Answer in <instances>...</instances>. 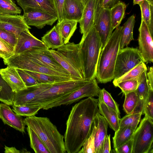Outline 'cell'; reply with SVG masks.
Returning <instances> with one entry per match:
<instances>
[{
  "label": "cell",
  "instance_id": "31",
  "mask_svg": "<svg viewBox=\"0 0 153 153\" xmlns=\"http://www.w3.org/2000/svg\"><path fill=\"white\" fill-rule=\"evenodd\" d=\"M49 50L51 54L56 61L70 74L72 79H83L80 74L69 65L57 51L51 49H49Z\"/></svg>",
  "mask_w": 153,
  "mask_h": 153
},
{
  "label": "cell",
  "instance_id": "10",
  "mask_svg": "<svg viewBox=\"0 0 153 153\" xmlns=\"http://www.w3.org/2000/svg\"><path fill=\"white\" fill-rule=\"evenodd\" d=\"M57 51L84 79L83 68L79 43L75 44L73 42H68L58 48Z\"/></svg>",
  "mask_w": 153,
  "mask_h": 153
},
{
  "label": "cell",
  "instance_id": "2",
  "mask_svg": "<svg viewBox=\"0 0 153 153\" xmlns=\"http://www.w3.org/2000/svg\"><path fill=\"white\" fill-rule=\"evenodd\" d=\"M24 121L44 143L50 153L66 152L63 136L48 118L34 115L27 117Z\"/></svg>",
  "mask_w": 153,
  "mask_h": 153
},
{
  "label": "cell",
  "instance_id": "50",
  "mask_svg": "<svg viewBox=\"0 0 153 153\" xmlns=\"http://www.w3.org/2000/svg\"><path fill=\"white\" fill-rule=\"evenodd\" d=\"M111 151L110 134H107L104 139L101 153H110Z\"/></svg>",
  "mask_w": 153,
  "mask_h": 153
},
{
  "label": "cell",
  "instance_id": "34",
  "mask_svg": "<svg viewBox=\"0 0 153 153\" xmlns=\"http://www.w3.org/2000/svg\"><path fill=\"white\" fill-rule=\"evenodd\" d=\"M15 93L2 77L0 72V101L9 105H13Z\"/></svg>",
  "mask_w": 153,
  "mask_h": 153
},
{
  "label": "cell",
  "instance_id": "29",
  "mask_svg": "<svg viewBox=\"0 0 153 153\" xmlns=\"http://www.w3.org/2000/svg\"><path fill=\"white\" fill-rule=\"evenodd\" d=\"M135 131V130L129 126L119 128L115 131L113 137L114 149L131 139Z\"/></svg>",
  "mask_w": 153,
  "mask_h": 153
},
{
  "label": "cell",
  "instance_id": "23",
  "mask_svg": "<svg viewBox=\"0 0 153 153\" xmlns=\"http://www.w3.org/2000/svg\"><path fill=\"white\" fill-rule=\"evenodd\" d=\"M16 0L23 10L28 8H34L48 12L57 17L53 0Z\"/></svg>",
  "mask_w": 153,
  "mask_h": 153
},
{
  "label": "cell",
  "instance_id": "12",
  "mask_svg": "<svg viewBox=\"0 0 153 153\" xmlns=\"http://www.w3.org/2000/svg\"><path fill=\"white\" fill-rule=\"evenodd\" d=\"M139 31L138 49L145 63L147 64L153 62V37L152 36L146 24L142 19Z\"/></svg>",
  "mask_w": 153,
  "mask_h": 153
},
{
  "label": "cell",
  "instance_id": "17",
  "mask_svg": "<svg viewBox=\"0 0 153 153\" xmlns=\"http://www.w3.org/2000/svg\"><path fill=\"white\" fill-rule=\"evenodd\" d=\"M0 119L4 124L22 133L25 132L26 125L24 119L14 112L9 105L0 103Z\"/></svg>",
  "mask_w": 153,
  "mask_h": 153
},
{
  "label": "cell",
  "instance_id": "25",
  "mask_svg": "<svg viewBox=\"0 0 153 153\" xmlns=\"http://www.w3.org/2000/svg\"><path fill=\"white\" fill-rule=\"evenodd\" d=\"M135 17L133 14L128 18L122 26L120 48L127 46L132 40H134L133 30L135 23Z\"/></svg>",
  "mask_w": 153,
  "mask_h": 153
},
{
  "label": "cell",
  "instance_id": "46",
  "mask_svg": "<svg viewBox=\"0 0 153 153\" xmlns=\"http://www.w3.org/2000/svg\"><path fill=\"white\" fill-rule=\"evenodd\" d=\"M0 38L15 48L18 37L14 34L0 28Z\"/></svg>",
  "mask_w": 153,
  "mask_h": 153
},
{
  "label": "cell",
  "instance_id": "42",
  "mask_svg": "<svg viewBox=\"0 0 153 153\" xmlns=\"http://www.w3.org/2000/svg\"><path fill=\"white\" fill-rule=\"evenodd\" d=\"M15 48L0 38V57L5 60L14 54Z\"/></svg>",
  "mask_w": 153,
  "mask_h": 153
},
{
  "label": "cell",
  "instance_id": "21",
  "mask_svg": "<svg viewBox=\"0 0 153 153\" xmlns=\"http://www.w3.org/2000/svg\"><path fill=\"white\" fill-rule=\"evenodd\" d=\"M0 72L2 77L14 92L26 88L16 68L14 67L7 66L1 69Z\"/></svg>",
  "mask_w": 153,
  "mask_h": 153
},
{
  "label": "cell",
  "instance_id": "26",
  "mask_svg": "<svg viewBox=\"0 0 153 153\" xmlns=\"http://www.w3.org/2000/svg\"><path fill=\"white\" fill-rule=\"evenodd\" d=\"M78 22L76 21L62 20L55 25L64 44L68 42L77 28Z\"/></svg>",
  "mask_w": 153,
  "mask_h": 153
},
{
  "label": "cell",
  "instance_id": "1",
  "mask_svg": "<svg viewBox=\"0 0 153 153\" xmlns=\"http://www.w3.org/2000/svg\"><path fill=\"white\" fill-rule=\"evenodd\" d=\"M98 99L88 97L72 106L64 135L66 152L77 153L90 136L94 119L98 113Z\"/></svg>",
  "mask_w": 153,
  "mask_h": 153
},
{
  "label": "cell",
  "instance_id": "37",
  "mask_svg": "<svg viewBox=\"0 0 153 153\" xmlns=\"http://www.w3.org/2000/svg\"><path fill=\"white\" fill-rule=\"evenodd\" d=\"M124 94L125 99L123 108L127 114H131L136 107L138 102V97L136 90Z\"/></svg>",
  "mask_w": 153,
  "mask_h": 153
},
{
  "label": "cell",
  "instance_id": "51",
  "mask_svg": "<svg viewBox=\"0 0 153 153\" xmlns=\"http://www.w3.org/2000/svg\"><path fill=\"white\" fill-rule=\"evenodd\" d=\"M147 81L150 90H153V67L152 66L149 68V71L147 72Z\"/></svg>",
  "mask_w": 153,
  "mask_h": 153
},
{
  "label": "cell",
  "instance_id": "44",
  "mask_svg": "<svg viewBox=\"0 0 153 153\" xmlns=\"http://www.w3.org/2000/svg\"><path fill=\"white\" fill-rule=\"evenodd\" d=\"M145 116L153 120V90L150 89L145 101L143 112Z\"/></svg>",
  "mask_w": 153,
  "mask_h": 153
},
{
  "label": "cell",
  "instance_id": "39",
  "mask_svg": "<svg viewBox=\"0 0 153 153\" xmlns=\"http://www.w3.org/2000/svg\"><path fill=\"white\" fill-rule=\"evenodd\" d=\"M98 97V100L102 102L107 106L115 111L120 116L119 105L113 99L111 94L104 88L100 90Z\"/></svg>",
  "mask_w": 153,
  "mask_h": 153
},
{
  "label": "cell",
  "instance_id": "55",
  "mask_svg": "<svg viewBox=\"0 0 153 153\" xmlns=\"http://www.w3.org/2000/svg\"><path fill=\"white\" fill-rule=\"evenodd\" d=\"M82 1V2L84 5L86 4L88 0H81Z\"/></svg>",
  "mask_w": 153,
  "mask_h": 153
},
{
  "label": "cell",
  "instance_id": "5",
  "mask_svg": "<svg viewBox=\"0 0 153 153\" xmlns=\"http://www.w3.org/2000/svg\"><path fill=\"white\" fill-rule=\"evenodd\" d=\"M88 81L84 79L70 80L53 83L37 95L28 106L40 107L70 94Z\"/></svg>",
  "mask_w": 153,
  "mask_h": 153
},
{
  "label": "cell",
  "instance_id": "53",
  "mask_svg": "<svg viewBox=\"0 0 153 153\" xmlns=\"http://www.w3.org/2000/svg\"><path fill=\"white\" fill-rule=\"evenodd\" d=\"M147 1V0H133V4H138L139 5L143 1Z\"/></svg>",
  "mask_w": 153,
  "mask_h": 153
},
{
  "label": "cell",
  "instance_id": "47",
  "mask_svg": "<svg viewBox=\"0 0 153 153\" xmlns=\"http://www.w3.org/2000/svg\"><path fill=\"white\" fill-rule=\"evenodd\" d=\"M94 8L110 9L115 5L119 0H95Z\"/></svg>",
  "mask_w": 153,
  "mask_h": 153
},
{
  "label": "cell",
  "instance_id": "30",
  "mask_svg": "<svg viewBox=\"0 0 153 153\" xmlns=\"http://www.w3.org/2000/svg\"><path fill=\"white\" fill-rule=\"evenodd\" d=\"M126 5L124 2L119 1L110 9L112 29L114 30L120 26L125 17Z\"/></svg>",
  "mask_w": 153,
  "mask_h": 153
},
{
  "label": "cell",
  "instance_id": "49",
  "mask_svg": "<svg viewBox=\"0 0 153 153\" xmlns=\"http://www.w3.org/2000/svg\"><path fill=\"white\" fill-rule=\"evenodd\" d=\"M58 17L57 23L62 20V13L65 0H53Z\"/></svg>",
  "mask_w": 153,
  "mask_h": 153
},
{
  "label": "cell",
  "instance_id": "54",
  "mask_svg": "<svg viewBox=\"0 0 153 153\" xmlns=\"http://www.w3.org/2000/svg\"><path fill=\"white\" fill-rule=\"evenodd\" d=\"M20 153H28V152H29L27 151V149H25L24 148L22 149V150H21V151H20Z\"/></svg>",
  "mask_w": 153,
  "mask_h": 153
},
{
  "label": "cell",
  "instance_id": "13",
  "mask_svg": "<svg viewBox=\"0 0 153 153\" xmlns=\"http://www.w3.org/2000/svg\"><path fill=\"white\" fill-rule=\"evenodd\" d=\"M53 83H41L26 87L15 92L13 105H28L39 94L51 86Z\"/></svg>",
  "mask_w": 153,
  "mask_h": 153
},
{
  "label": "cell",
  "instance_id": "32",
  "mask_svg": "<svg viewBox=\"0 0 153 153\" xmlns=\"http://www.w3.org/2000/svg\"><path fill=\"white\" fill-rule=\"evenodd\" d=\"M140 7L141 19L146 24L152 37L153 35V6L147 1H143L139 5Z\"/></svg>",
  "mask_w": 153,
  "mask_h": 153
},
{
  "label": "cell",
  "instance_id": "4",
  "mask_svg": "<svg viewBox=\"0 0 153 153\" xmlns=\"http://www.w3.org/2000/svg\"><path fill=\"white\" fill-rule=\"evenodd\" d=\"M84 79H95L99 57L102 48L100 36L94 26L79 43Z\"/></svg>",
  "mask_w": 153,
  "mask_h": 153
},
{
  "label": "cell",
  "instance_id": "52",
  "mask_svg": "<svg viewBox=\"0 0 153 153\" xmlns=\"http://www.w3.org/2000/svg\"><path fill=\"white\" fill-rule=\"evenodd\" d=\"M4 148V152L6 153H20V151L17 149L15 147H9L5 146Z\"/></svg>",
  "mask_w": 153,
  "mask_h": 153
},
{
  "label": "cell",
  "instance_id": "11",
  "mask_svg": "<svg viewBox=\"0 0 153 153\" xmlns=\"http://www.w3.org/2000/svg\"><path fill=\"white\" fill-rule=\"evenodd\" d=\"M23 15L28 26L42 29L46 25L52 26L58 20V18L51 14L36 9L28 8L23 10Z\"/></svg>",
  "mask_w": 153,
  "mask_h": 153
},
{
  "label": "cell",
  "instance_id": "20",
  "mask_svg": "<svg viewBox=\"0 0 153 153\" xmlns=\"http://www.w3.org/2000/svg\"><path fill=\"white\" fill-rule=\"evenodd\" d=\"M95 0H88L85 6L79 24L80 32L82 34L81 39H83L94 25Z\"/></svg>",
  "mask_w": 153,
  "mask_h": 153
},
{
  "label": "cell",
  "instance_id": "16",
  "mask_svg": "<svg viewBox=\"0 0 153 153\" xmlns=\"http://www.w3.org/2000/svg\"><path fill=\"white\" fill-rule=\"evenodd\" d=\"M34 48L49 49L41 40L31 34L29 29L22 31L18 37L15 47L14 54L20 53Z\"/></svg>",
  "mask_w": 153,
  "mask_h": 153
},
{
  "label": "cell",
  "instance_id": "28",
  "mask_svg": "<svg viewBox=\"0 0 153 153\" xmlns=\"http://www.w3.org/2000/svg\"><path fill=\"white\" fill-rule=\"evenodd\" d=\"M32 76L38 84L53 83L70 80H73L71 76L51 75L24 70Z\"/></svg>",
  "mask_w": 153,
  "mask_h": 153
},
{
  "label": "cell",
  "instance_id": "48",
  "mask_svg": "<svg viewBox=\"0 0 153 153\" xmlns=\"http://www.w3.org/2000/svg\"><path fill=\"white\" fill-rule=\"evenodd\" d=\"M133 141L132 139L119 147L114 149V152L117 153H131Z\"/></svg>",
  "mask_w": 153,
  "mask_h": 153
},
{
  "label": "cell",
  "instance_id": "27",
  "mask_svg": "<svg viewBox=\"0 0 153 153\" xmlns=\"http://www.w3.org/2000/svg\"><path fill=\"white\" fill-rule=\"evenodd\" d=\"M41 41L49 49H57L64 44L55 25L42 37Z\"/></svg>",
  "mask_w": 153,
  "mask_h": 153
},
{
  "label": "cell",
  "instance_id": "36",
  "mask_svg": "<svg viewBox=\"0 0 153 153\" xmlns=\"http://www.w3.org/2000/svg\"><path fill=\"white\" fill-rule=\"evenodd\" d=\"M21 12L13 0H0V15H16Z\"/></svg>",
  "mask_w": 153,
  "mask_h": 153
},
{
  "label": "cell",
  "instance_id": "3",
  "mask_svg": "<svg viewBox=\"0 0 153 153\" xmlns=\"http://www.w3.org/2000/svg\"><path fill=\"white\" fill-rule=\"evenodd\" d=\"M122 26L115 28L104 47L98 59L96 72L98 82L105 83L114 79V69L120 44Z\"/></svg>",
  "mask_w": 153,
  "mask_h": 153
},
{
  "label": "cell",
  "instance_id": "15",
  "mask_svg": "<svg viewBox=\"0 0 153 153\" xmlns=\"http://www.w3.org/2000/svg\"><path fill=\"white\" fill-rule=\"evenodd\" d=\"M0 28L18 37L21 32L31 27L26 23L23 15H0Z\"/></svg>",
  "mask_w": 153,
  "mask_h": 153
},
{
  "label": "cell",
  "instance_id": "14",
  "mask_svg": "<svg viewBox=\"0 0 153 153\" xmlns=\"http://www.w3.org/2000/svg\"><path fill=\"white\" fill-rule=\"evenodd\" d=\"M23 52L34 58L46 67L67 76H71L70 74L54 59L49 49L34 48Z\"/></svg>",
  "mask_w": 153,
  "mask_h": 153
},
{
  "label": "cell",
  "instance_id": "8",
  "mask_svg": "<svg viewBox=\"0 0 153 153\" xmlns=\"http://www.w3.org/2000/svg\"><path fill=\"white\" fill-rule=\"evenodd\" d=\"M142 62H144L137 48L126 47L120 49L114 69V79H117Z\"/></svg>",
  "mask_w": 153,
  "mask_h": 153
},
{
  "label": "cell",
  "instance_id": "19",
  "mask_svg": "<svg viewBox=\"0 0 153 153\" xmlns=\"http://www.w3.org/2000/svg\"><path fill=\"white\" fill-rule=\"evenodd\" d=\"M93 124L96 128L94 135L95 153H101L104 139L108 134V124L99 112L96 115Z\"/></svg>",
  "mask_w": 153,
  "mask_h": 153
},
{
  "label": "cell",
  "instance_id": "7",
  "mask_svg": "<svg viewBox=\"0 0 153 153\" xmlns=\"http://www.w3.org/2000/svg\"><path fill=\"white\" fill-rule=\"evenodd\" d=\"M100 90L95 78L70 94L40 107L42 109L48 110L62 105L71 104L85 97H98Z\"/></svg>",
  "mask_w": 153,
  "mask_h": 153
},
{
  "label": "cell",
  "instance_id": "45",
  "mask_svg": "<svg viewBox=\"0 0 153 153\" xmlns=\"http://www.w3.org/2000/svg\"><path fill=\"white\" fill-rule=\"evenodd\" d=\"M16 69L26 87L33 86L38 84L32 76L24 70L19 68Z\"/></svg>",
  "mask_w": 153,
  "mask_h": 153
},
{
  "label": "cell",
  "instance_id": "41",
  "mask_svg": "<svg viewBox=\"0 0 153 153\" xmlns=\"http://www.w3.org/2000/svg\"><path fill=\"white\" fill-rule=\"evenodd\" d=\"M96 128L92 124V129L91 134L84 143L82 148L79 153H95L94 135Z\"/></svg>",
  "mask_w": 153,
  "mask_h": 153
},
{
  "label": "cell",
  "instance_id": "18",
  "mask_svg": "<svg viewBox=\"0 0 153 153\" xmlns=\"http://www.w3.org/2000/svg\"><path fill=\"white\" fill-rule=\"evenodd\" d=\"M85 5L81 0H65L62 13V20H80Z\"/></svg>",
  "mask_w": 153,
  "mask_h": 153
},
{
  "label": "cell",
  "instance_id": "38",
  "mask_svg": "<svg viewBox=\"0 0 153 153\" xmlns=\"http://www.w3.org/2000/svg\"><path fill=\"white\" fill-rule=\"evenodd\" d=\"M141 113H132L127 114L120 119L119 127L129 126L135 130L140 122Z\"/></svg>",
  "mask_w": 153,
  "mask_h": 153
},
{
  "label": "cell",
  "instance_id": "33",
  "mask_svg": "<svg viewBox=\"0 0 153 153\" xmlns=\"http://www.w3.org/2000/svg\"><path fill=\"white\" fill-rule=\"evenodd\" d=\"M147 70L146 65L144 62H142L138 65L131 70L119 78L114 79V85L120 82L128 80L138 81L142 73Z\"/></svg>",
  "mask_w": 153,
  "mask_h": 153
},
{
  "label": "cell",
  "instance_id": "24",
  "mask_svg": "<svg viewBox=\"0 0 153 153\" xmlns=\"http://www.w3.org/2000/svg\"><path fill=\"white\" fill-rule=\"evenodd\" d=\"M98 101L99 113L106 120L110 127L114 131H116L119 128L120 116L115 111L107 106L102 102Z\"/></svg>",
  "mask_w": 153,
  "mask_h": 153
},
{
  "label": "cell",
  "instance_id": "35",
  "mask_svg": "<svg viewBox=\"0 0 153 153\" xmlns=\"http://www.w3.org/2000/svg\"><path fill=\"white\" fill-rule=\"evenodd\" d=\"M31 148L36 153H50L47 148L36 134L29 127L27 128Z\"/></svg>",
  "mask_w": 153,
  "mask_h": 153
},
{
  "label": "cell",
  "instance_id": "22",
  "mask_svg": "<svg viewBox=\"0 0 153 153\" xmlns=\"http://www.w3.org/2000/svg\"><path fill=\"white\" fill-rule=\"evenodd\" d=\"M147 70L143 71L137 81L138 85L136 90L138 102L135 108L131 113H141L143 114L145 102L150 89L147 81Z\"/></svg>",
  "mask_w": 153,
  "mask_h": 153
},
{
  "label": "cell",
  "instance_id": "43",
  "mask_svg": "<svg viewBox=\"0 0 153 153\" xmlns=\"http://www.w3.org/2000/svg\"><path fill=\"white\" fill-rule=\"evenodd\" d=\"M114 85L119 88L125 94L135 91L137 88L138 82L135 80H128L120 82Z\"/></svg>",
  "mask_w": 153,
  "mask_h": 153
},
{
  "label": "cell",
  "instance_id": "40",
  "mask_svg": "<svg viewBox=\"0 0 153 153\" xmlns=\"http://www.w3.org/2000/svg\"><path fill=\"white\" fill-rule=\"evenodd\" d=\"M13 111L20 116L27 117L35 115L41 108L39 106H33L27 105H13Z\"/></svg>",
  "mask_w": 153,
  "mask_h": 153
},
{
  "label": "cell",
  "instance_id": "6",
  "mask_svg": "<svg viewBox=\"0 0 153 153\" xmlns=\"http://www.w3.org/2000/svg\"><path fill=\"white\" fill-rule=\"evenodd\" d=\"M131 139V153H153V120L145 116Z\"/></svg>",
  "mask_w": 153,
  "mask_h": 153
},
{
  "label": "cell",
  "instance_id": "9",
  "mask_svg": "<svg viewBox=\"0 0 153 153\" xmlns=\"http://www.w3.org/2000/svg\"><path fill=\"white\" fill-rule=\"evenodd\" d=\"M94 26L100 39L103 48L113 31L110 9L94 8Z\"/></svg>",
  "mask_w": 153,
  "mask_h": 153
}]
</instances>
